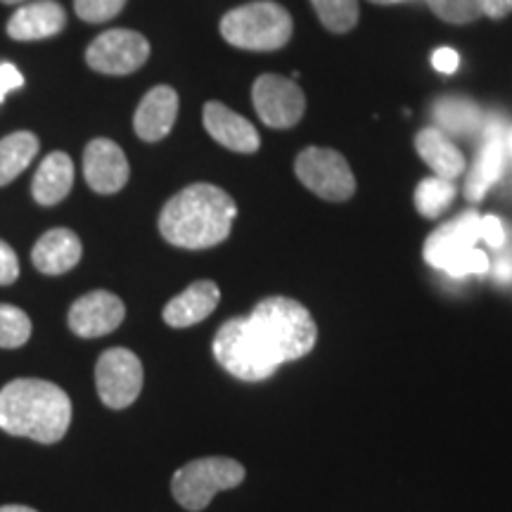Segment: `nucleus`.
<instances>
[{"instance_id": "f03ea898", "label": "nucleus", "mask_w": 512, "mask_h": 512, "mask_svg": "<svg viewBox=\"0 0 512 512\" xmlns=\"http://www.w3.org/2000/svg\"><path fill=\"white\" fill-rule=\"evenodd\" d=\"M72 401L53 382L22 377L0 389V430L38 444H55L69 430Z\"/></svg>"}, {"instance_id": "f257e3e1", "label": "nucleus", "mask_w": 512, "mask_h": 512, "mask_svg": "<svg viewBox=\"0 0 512 512\" xmlns=\"http://www.w3.org/2000/svg\"><path fill=\"white\" fill-rule=\"evenodd\" d=\"M238 204L226 190L211 183H195L176 192L159 214V233L181 249H209L228 240Z\"/></svg>"}, {"instance_id": "6e6552de", "label": "nucleus", "mask_w": 512, "mask_h": 512, "mask_svg": "<svg viewBox=\"0 0 512 512\" xmlns=\"http://www.w3.org/2000/svg\"><path fill=\"white\" fill-rule=\"evenodd\" d=\"M95 384L107 408H114V411L128 408L143 389V363L124 347L107 349L95 366Z\"/></svg>"}, {"instance_id": "2eb2a0df", "label": "nucleus", "mask_w": 512, "mask_h": 512, "mask_svg": "<svg viewBox=\"0 0 512 512\" xmlns=\"http://www.w3.org/2000/svg\"><path fill=\"white\" fill-rule=\"evenodd\" d=\"M67 27V12L55 0H36L19 5L8 22V36L12 41H43L53 38Z\"/></svg>"}, {"instance_id": "423d86ee", "label": "nucleus", "mask_w": 512, "mask_h": 512, "mask_svg": "<svg viewBox=\"0 0 512 512\" xmlns=\"http://www.w3.org/2000/svg\"><path fill=\"white\" fill-rule=\"evenodd\" d=\"M211 351L219 366L240 382H264L278 370L249 332L247 316L226 320L211 342Z\"/></svg>"}, {"instance_id": "0eeeda50", "label": "nucleus", "mask_w": 512, "mask_h": 512, "mask_svg": "<svg viewBox=\"0 0 512 512\" xmlns=\"http://www.w3.org/2000/svg\"><path fill=\"white\" fill-rule=\"evenodd\" d=\"M294 171L320 200L347 202L356 192V178L349 162L330 147H306L299 152Z\"/></svg>"}, {"instance_id": "20e7f679", "label": "nucleus", "mask_w": 512, "mask_h": 512, "mask_svg": "<svg viewBox=\"0 0 512 512\" xmlns=\"http://www.w3.org/2000/svg\"><path fill=\"white\" fill-rule=\"evenodd\" d=\"M292 17L280 3L273 0H256L242 8L230 10L221 19V36L226 43L254 53H271L290 43Z\"/></svg>"}, {"instance_id": "7c9ffc66", "label": "nucleus", "mask_w": 512, "mask_h": 512, "mask_svg": "<svg viewBox=\"0 0 512 512\" xmlns=\"http://www.w3.org/2000/svg\"><path fill=\"white\" fill-rule=\"evenodd\" d=\"M24 86V76L15 64L3 62L0 64V102L8 98V93L17 91V88Z\"/></svg>"}, {"instance_id": "aec40b11", "label": "nucleus", "mask_w": 512, "mask_h": 512, "mask_svg": "<svg viewBox=\"0 0 512 512\" xmlns=\"http://www.w3.org/2000/svg\"><path fill=\"white\" fill-rule=\"evenodd\" d=\"M503 174V136L501 124H491L484 133L482 152L477 155L475 169L467 176L465 197L470 202H479L486 195V190L494 185Z\"/></svg>"}, {"instance_id": "9d476101", "label": "nucleus", "mask_w": 512, "mask_h": 512, "mask_svg": "<svg viewBox=\"0 0 512 512\" xmlns=\"http://www.w3.org/2000/svg\"><path fill=\"white\" fill-rule=\"evenodd\" d=\"M252 100L261 121L271 128H292L306 112V95L292 79L280 74H261L254 81Z\"/></svg>"}, {"instance_id": "473e14b6", "label": "nucleus", "mask_w": 512, "mask_h": 512, "mask_svg": "<svg viewBox=\"0 0 512 512\" xmlns=\"http://www.w3.org/2000/svg\"><path fill=\"white\" fill-rule=\"evenodd\" d=\"M432 64H434V69H437V72H441V74H453L458 69L460 57H458L456 50L439 48L437 53L432 55Z\"/></svg>"}, {"instance_id": "f704fd0d", "label": "nucleus", "mask_w": 512, "mask_h": 512, "mask_svg": "<svg viewBox=\"0 0 512 512\" xmlns=\"http://www.w3.org/2000/svg\"><path fill=\"white\" fill-rule=\"evenodd\" d=\"M0 512H36V510L27 508V505H3Z\"/></svg>"}, {"instance_id": "2f4dec72", "label": "nucleus", "mask_w": 512, "mask_h": 512, "mask_svg": "<svg viewBox=\"0 0 512 512\" xmlns=\"http://www.w3.org/2000/svg\"><path fill=\"white\" fill-rule=\"evenodd\" d=\"M482 240L489 247L501 249L505 245L503 221L496 219V216H482Z\"/></svg>"}, {"instance_id": "39448f33", "label": "nucleus", "mask_w": 512, "mask_h": 512, "mask_svg": "<svg viewBox=\"0 0 512 512\" xmlns=\"http://www.w3.org/2000/svg\"><path fill=\"white\" fill-rule=\"evenodd\" d=\"M247 472L233 458H197L183 465L171 479V494L185 510L200 512L219 491L235 489L245 482Z\"/></svg>"}, {"instance_id": "e433bc0d", "label": "nucleus", "mask_w": 512, "mask_h": 512, "mask_svg": "<svg viewBox=\"0 0 512 512\" xmlns=\"http://www.w3.org/2000/svg\"><path fill=\"white\" fill-rule=\"evenodd\" d=\"M0 3H5V5H19V3H24V0H0Z\"/></svg>"}, {"instance_id": "4be33fe9", "label": "nucleus", "mask_w": 512, "mask_h": 512, "mask_svg": "<svg viewBox=\"0 0 512 512\" xmlns=\"http://www.w3.org/2000/svg\"><path fill=\"white\" fill-rule=\"evenodd\" d=\"M38 138L31 131H15L0 140V188L15 181L38 155Z\"/></svg>"}, {"instance_id": "72a5a7b5", "label": "nucleus", "mask_w": 512, "mask_h": 512, "mask_svg": "<svg viewBox=\"0 0 512 512\" xmlns=\"http://www.w3.org/2000/svg\"><path fill=\"white\" fill-rule=\"evenodd\" d=\"M482 12L491 19H503L512 12V0H482Z\"/></svg>"}, {"instance_id": "a211bd4d", "label": "nucleus", "mask_w": 512, "mask_h": 512, "mask_svg": "<svg viewBox=\"0 0 512 512\" xmlns=\"http://www.w3.org/2000/svg\"><path fill=\"white\" fill-rule=\"evenodd\" d=\"M83 247L79 235L69 228H53L34 245L31 261L43 275L69 273L81 261Z\"/></svg>"}, {"instance_id": "bb28decb", "label": "nucleus", "mask_w": 512, "mask_h": 512, "mask_svg": "<svg viewBox=\"0 0 512 512\" xmlns=\"http://www.w3.org/2000/svg\"><path fill=\"white\" fill-rule=\"evenodd\" d=\"M434 15L448 24H470L482 12V0H427Z\"/></svg>"}, {"instance_id": "5701e85b", "label": "nucleus", "mask_w": 512, "mask_h": 512, "mask_svg": "<svg viewBox=\"0 0 512 512\" xmlns=\"http://www.w3.org/2000/svg\"><path fill=\"white\" fill-rule=\"evenodd\" d=\"M434 119L446 136H472L482 124V114L475 102L465 98H441L434 105Z\"/></svg>"}, {"instance_id": "1a4fd4ad", "label": "nucleus", "mask_w": 512, "mask_h": 512, "mask_svg": "<svg viewBox=\"0 0 512 512\" xmlns=\"http://www.w3.org/2000/svg\"><path fill=\"white\" fill-rule=\"evenodd\" d=\"M150 57V43L131 29H112L100 34L86 50L88 67L98 74L126 76L138 72Z\"/></svg>"}, {"instance_id": "9b49d317", "label": "nucleus", "mask_w": 512, "mask_h": 512, "mask_svg": "<svg viewBox=\"0 0 512 512\" xmlns=\"http://www.w3.org/2000/svg\"><path fill=\"white\" fill-rule=\"evenodd\" d=\"M124 316L126 306L117 294L93 290L72 304V309H69V330L83 339L105 337L124 323Z\"/></svg>"}, {"instance_id": "c85d7f7f", "label": "nucleus", "mask_w": 512, "mask_h": 512, "mask_svg": "<svg viewBox=\"0 0 512 512\" xmlns=\"http://www.w3.org/2000/svg\"><path fill=\"white\" fill-rule=\"evenodd\" d=\"M489 256H486L482 249L472 247L470 252H465L456 264H451L446 268V273L451 275V278H465V275H472V273H486L489 271Z\"/></svg>"}, {"instance_id": "6ab92c4d", "label": "nucleus", "mask_w": 512, "mask_h": 512, "mask_svg": "<svg viewBox=\"0 0 512 512\" xmlns=\"http://www.w3.org/2000/svg\"><path fill=\"white\" fill-rule=\"evenodd\" d=\"M74 185V162L67 152H53L38 166L31 195L41 207H55L69 195Z\"/></svg>"}, {"instance_id": "b1692460", "label": "nucleus", "mask_w": 512, "mask_h": 512, "mask_svg": "<svg viewBox=\"0 0 512 512\" xmlns=\"http://www.w3.org/2000/svg\"><path fill=\"white\" fill-rule=\"evenodd\" d=\"M456 185L453 181H444V178L432 176L420 181L418 190H415V209L425 219H439L444 211L451 207V202L456 200Z\"/></svg>"}, {"instance_id": "393cba45", "label": "nucleus", "mask_w": 512, "mask_h": 512, "mask_svg": "<svg viewBox=\"0 0 512 512\" xmlns=\"http://www.w3.org/2000/svg\"><path fill=\"white\" fill-rule=\"evenodd\" d=\"M323 27L332 34H347L358 22V0H311Z\"/></svg>"}, {"instance_id": "4c0bfd02", "label": "nucleus", "mask_w": 512, "mask_h": 512, "mask_svg": "<svg viewBox=\"0 0 512 512\" xmlns=\"http://www.w3.org/2000/svg\"><path fill=\"white\" fill-rule=\"evenodd\" d=\"M510 152H512V136H510Z\"/></svg>"}, {"instance_id": "412c9836", "label": "nucleus", "mask_w": 512, "mask_h": 512, "mask_svg": "<svg viewBox=\"0 0 512 512\" xmlns=\"http://www.w3.org/2000/svg\"><path fill=\"white\" fill-rule=\"evenodd\" d=\"M415 150H418L420 159H425L434 174L444 178V181H456L465 171L463 152L439 128H425V131H420L418 138H415Z\"/></svg>"}, {"instance_id": "f3484780", "label": "nucleus", "mask_w": 512, "mask_h": 512, "mask_svg": "<svg viewBox=\"0 0 512 512\" xmlns=\"http://www.w3.org/2000/svg\"><path fill=\"white\" fill-rule=\"evenodd\" d=\"M219 302V285L214 280H197V283H192L188 290H183L164 306L162 318L169 328H190V325H197L204 318H209Z\"/></svg>"}, {"instance_id": "a878e982", "label": "nucleus", "mask_w": 512, "mask_h": 512, "mask_svg": "<svg viewBox=\"0 0 512 512\" xmlns=\"http://www.w3.org/2000/svg\"><path fill=\"white\" fill-rule=\"evenodd\" d=\"M31 337V318L12 304H0V347L19 349Z\"/></svg>"}, {"instance_id": "c756f323", "label": "nucleus", "mask_w": 512, "mask_h": 512, "mask_svg": "<svg viewBox=\"0 0 512 512\" xmlns=\"http://www.w3.org/2000/svg\"><path fill=\"white\" fill-rule=\"evenodd\" d=\"M19 278V259L8 242L0 240V285H12Z\"/></svg>"}, {"instance_id": "f8f14e48", "label": "nucleus", "mask_w": 512, "mask_h": 512, "mask_svg": "<svg viewBox=\"0 0 512 512\" xmlns=\"http://www.w3.org/2000/svg\"><path fill=\"white\" fill-rule=\"evenodd\" d=\"M479 240H482V216L477 211H467L458 219L444 223L427 238L425 261L439 271H446L465 252H470Z\"/></svg>"}, {"instance_id": "7ed1b4c3", "label": "nucleus", "mask_w": 512, "mask_h": 512, "mask_svg": "<svg viewBox=\"0 0 512 512\" xmlns=\"http://www.w3.org/2000/svg\"><path fill=\"white\" fill-rule=\"evenodd\" d=\"M247 325L278 368L311 354L318 342L316 320L304 304L290 297L261 299L247 316Z\"/></svg>"}, {"instance_id": "4468645a", "label": "nucleus", "mask_w": 512, "mask_h": 512, "mask_svg": "<svg viewBox=\"0 0 512 512\" xmlns=\"http://www.w3.org/2000/svg\"><path fill=\"white\" fill-rule=\"evenodd\" d=\"M202 119L209 136L214 138L216 143L228 147V150L242 152V155H254V152L259 150V131H256L245 117L228 110L221 102H207V105H204Z\"/></svg>"}, {"instance_id": "dca6fc26", "label": "nucleus", "mask_w": 512, "mask_h": 512, "mask_svg": "<svg viewBox=\"0 0 512 512\" xmlns=\"http://www.w3.org/2000/svg\"><path fill=\"white\" fill-rule=\"evenodd\" d=\"M178 117V93L171 86H157L145 93L140 100L136 117H133V128L138 138L145 143H157L166 138Z\"/></svg>"}, {"instance_id": "c9c22d12", "label": "nucleus", "mask_w": 512, "mask_h": 512, "mask_svg": "<svg viewBox=\"0 0 512 512\" xmlns=\"http://www.w3.org/2000/svg\"><path fill=\"white\" fill-rule=\"evenodd\" d=\"M370 3H375V5H394V3H401V0H370Z\"/></svg>"}, {"instance_id": "cd10ccee", "label": "nucleus", "mask_w": 512, "mask_h": 512, "mask_svg": "<svg viewBox=\"0 0 512 512\" xmlns=\"http://www.w3.org/2000/svg\"><path fill=\"white\" fill-rule=\"evenodd\" d=\"M126 0H74V10L83 22L102 24L124 10Z\"/></svg>"}, {"instance_id": "ddd939ff", "label": "nucleus", "mask_w": 512, "mask_h": 512, "mask_svg": "<svg viewBox=\"0 0 512 512\" xmlns=\"http://www.w3.org/2000/svg\"><path fill=\"white\" fill-rule=\"evenodd\" d=\"M83 176L98 195H114L128 183L131 166L124 150L110 138H95L83 152Z\"/></svg>"}]
</instances>
